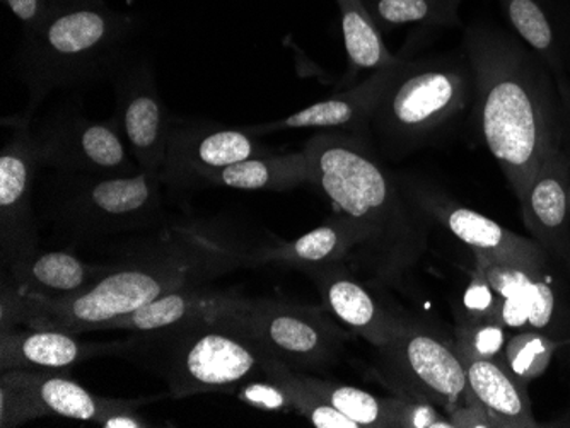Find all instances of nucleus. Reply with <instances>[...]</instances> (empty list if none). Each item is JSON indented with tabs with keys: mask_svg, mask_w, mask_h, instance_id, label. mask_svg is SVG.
<instances>
[{
	"mask_svg": "<svg viewBox=\"0 0 570 428\" xmlns=\"http://www.w3.org/2000/svg\"><path fill=\"white\" fill-rule=\"evenodd\" d=\"M262 354V351H261ZM262 374L289 396L294 411L306 418L316 428H361L354 420L323 401L304 382L303 374L282 364L281 360L262 354Z\"/></svg>",
	"mask_w": 570,
	"mask_h": 428,
	"instance_id": "nucleus-28",
	"label": "nucleus"
},
{
	"mask_svg": "<svg viewBox=\"0 0 570 428\" xmlns=\"http://www.w3.org/2000/svg\"><path fill=\"white\" fill-rule=\"evenodd\" d=\"M102 428H147L150 427L149 421L144 420L137 411H130V414L115 415V417L108 418Z\"/></svg>",
	"mask_w": 570,
	"mask_h": 428,
	"instance_id": "nucleus-39",
	"label": "nucleus"
},
{
	"mask_svg": "<svg viewBox=\"0 0 570 428\" xmlns=\"http://www.w3.org/2000/svg\"><path fill=\"white\" fill-rule=\"evenodd\" d=\"M12 133L0 152V255L2 268L33 255L38 246L33 188L41 165L40 143L30 118H11Z\"/></svg>",
	"mask_w": 570,
	"mask_h": 428,
	"instance_id": "nucleus-11",
	"label": "nucleus"
},
{
	"mask_svg": "<svg viewBox=\"0 0 570 428\" xmlns=\"http://www.w3.org/2000/svg\"><path fill=\"white\" fill-rule=\"evenodd\" d=\"M37 139L43 168L89 176H132L142 171L128 158L115 118L95 121L72 111H59L41 125Z\"/></svg>",
	"mask_w": 570,
	"mask_h": 428,
	"instance_id": "nucleus-12",
	"label": "nucleus"
},
{
	"mask_svg": "<svg viewBox=\"0 0 570 428\" xmlns=\"http://www.w3.org/2000/svg\"><path fill=\"white\" fill-rule=\"evenodd\" d=\"M559 345V341L540 331H518L505 344L502 359L509 369L528 385L546 374Z\"/></svg>",
	"mask_w": 570,
	"mask_h": 428,
	"instance_id": "nucleus-32",
	"label": "nucleus"
},
{
	"mask_svg": "<svg viewBox=\"0 0 570 428\" xmlns=\"http://www.w3.org/2000/svg\"><path fill=\"white\" fill-rule=\"evenodd\" d=\"M502 4L512 30L552 70L553 76L559 78V84L570 92L566 82L567 72H570V57L549 14L537 0H502Z\"/></svg>",
	"mask_w": 570,
	"mask_h": 428,
	"instance_id": "nucleus-26",
	"label": "nucleus"
},
{
	"mask_svg": "<svg viewBox=\"0 0 570 428\" xmlns=\"http://www.w3.org/2000/svg\"><path fill=\"white\" fill-rule=\"evenodd\" d=\"M118 351L120 341H82L69 331L19 326L0 334V370L66 374L86 360Z\"/></svg>",
	"mask_w": 570,
	"mask_h": 428,
	"instance_id": "nucleus-19",
	"label": "nucleus"
},
{
	"mask_svg": "<svg viewBox=\"0 0 570 428\" xmlns=\"http://www.w3.org/2000/svg\"><path fill=\"white\" fill-rule=\"evenodd\" d=\"M304 273L315 282L326 311L374 348L392 341L409 322V318L384 308L371 290L355 279L347 263L309 268Z\"/></svg>",
	"mask_w": 570,
	"mask_h": 428,
	"instance_id": "nucleus-16",
	"label": "nucleus"
},
{
	"mask_svg": "<svg viewBox=\"0 0 570 428\" xmlns=\"http://www.w3.org/2000/svg\"><path fill=\"white\" fill-rule=\"evenodd\" d=\"M475 98V73L469 56L405 62L377 104L371 129L381 149L405 156L466 111Z\"/></svg>",
	"mask_w": 570,
	"mask_h": 428,
	"instance_id": "nucleus-6",
	"label": "nucleus"
},
{
	"mask_svg": "<svg viewBox=\"0 0 570 428\" xmlns=\"http://www.w3.org/2000/svg\"><path fill=\"white\" fill-rule=\"evenodd\" d=\"M272 155L256 137L217 125L173 123L161 180L185 187L191 176Z\"/></svg>",
	"mask_w": 570,
	"mask_h": 428,
	"instance_id": "nucleus-15",
	"label": "nucleus"
},
{
	"mask_svg": "<svg viewBox=\"0 0 570 428\" xmlns=\"http://www.w3.org/2000/svg\"><path fill=\"white\" fill-rule=\"evenodd\" d=\"M48 417L31 370H0V427L14 428Z\"/></svg>",
	"mask_w": 570,
	"mask_h": 428,
	"instance_id": "nucleus-31",
	"label": "nucleus"
},
{
	"mask_svg": "<svg viewBox=\"0 0 570 428\" xmlns=\"http://www.w3.org/2000/svg\"><path fill=\"white\" fill-rule=\"evenodd\" d=\"M499 300L501 297L490 286L489 280L475 270L472 282L469 283L461 297V315L469 318L498 319Z\"/></svg>",
	"mask_w": 570,
	"mask_h": 428,
	"instance_id": "nucleus-35",
	"label": "nucleus"
},
{
	"mask_svg": "<svg viewBox=\"0 0 570 428\" xmlns=\"http://www.w3.org/2000/svg\"><path fill=\"white\" fill-rule=\"evenodd\" d=\"M115 94L117 113L114 118L130 146L136 165L142 171L161 176L175 118L159 94L149 62L140 60L118 70Z\"/></svg>",
	"mask_w": 570,
	"mask_h": 428,
	"instance_id": "nucleus-13",
	"label": "nucleus"
},
{
	"mask_svg": "<svg viewBox=\"0 0 570 428\" xmlns=\"http://www.w3.org/2000/svg\"><path fill=\"white\" fill-rule=\"evenodd\" d=\"M354 249L355 238L351 228L335 216L296 241L265 246L261 265L277 263L301 271L332 263L348 265Z\"/></svg>",
	"mask_w": 570,
	"mask_h": 428,
	"instance_id": "nucleus-24",
	"label": "nucleus"
},
{
	"mask_svg": "<svg viewBox=\"0 0 570 428\" xmlns=\"http://www.w3.org/2000/svg\"><path fill=\"white\" fill-rule=\"evenodd\" d=\"M475 255V270L499 300L498 319L508 330L540 331L559 344L570 341V263L553 260L540 270L511 267Z\"/></svg>",
	"mask_w": 570,
	"mask_h": 428,
	"instance_id": "nucleus-10",
	"label": "nucleus"
},
{
	"mask_svg": "<svg viewBox=\"0 0 570 428\" xmlns=\"http://www.w3.org/2000/svg\"><path fill=\"white\" fill-rule=\"evenodd\" d=\"M549 427H570V411H567L562 417L557 420L550 421Z\"/></svg>",
	"mask_w": 570,
	"mask_h": 428,
	"instance_id": "nucleus-41",
	"label": "nucleus"
},
{
	"mask_svg": "<svg viewBox=\"0 0 570 428\" xmlns=\"http://www.w3.org/2000/svg\"><path fill=\"white\" fill-rule=\"evenodd\" d=\"M366 4L381 28L450 27L458 24L461 0H367Z\"/></svg>",
	"mask_w": 570,
	"mask_h": 428,
	"instance_id": "nucleus-30",
	"label": "nucleus"
},
{
	"mask_svg": "<svg viewBox=\"0 0 570 428\" xmlns=\"http://www.w3.org/2000/svg\"><path fill=\"white\" fill-rule=\"evenodd\" d=\"M470 391L482 402L499 428L541 427L533 417L527 382L515 376L502 357L473 359L460 357Z\"/></svg>",
	"mask_w": 570,
	"mask_h": 428,
	"instance_id": "nucleus-20",
	"label": "nucleus"
},
{
	"mask_svg": "<svg viewBox=\"0 0 570 428\" xmlns=\"http://www.w3.org/2000/svg\"><path fill=\"white\" fill-rule=\"evenodd\" d=\"M56 9L76 8V6L91 4V2H99V0H48Z\"/></svg>",
	"mask_w": 570,
	"mask_h": 428,
	"instance_id": "nucleus-40",
	"label": "nucleus"
},
{
	"mask_svg": "<svg viewBox=\"0 0 570 428\" xmlns=\"http://www.w3.org/2000/svg\"><path fill=\"white\" fill-rule=\"evenodd\" d=\"M107 263L91 265L70 251H35L2 271V282L21 293L63 297L81 292L105 271Z\"/></svg>",
	"mask_w": 570,
	"mask_h": 428,
	"instance_id": "nucleus-21",
	"label": "nucleus"
},
{
	"mask_svg": "<svg viewBox=\"0 0 570 428\" xmlns=\"http://www.w3.org/2000/svg\"><path fill=\"white\" fill-rule=\"evenodd\" d=\"M303 150L309 183L354 235L348 267L380 286L405 287L428 249L431 217L400 190L364 137L318 133Z\"/></svg>",
	"mask_w": 570,
	"mask_h": 428,
	"instance_id": "nucleus-3",
	"label": "nucleus"
},
{
	"mask_svg": "<svg viewBox=\"0 0 570 428\" xmlns=\"http://www.w3.org/2000/svg\"><path fill=\"white\" fill-rule=\"evenodd\" d=\"M405 62L406 60L402 59L393 66L376 70L361 84L354 86L341 94L332 96L325 101L311 104L284 120L246 127L245 132L253 137H262L265 133L278 132V130L345 129L351 130L355 136H362L370 129L371 118H373L377 104L390 84L395 81Z\"/></svg>",
	"mask_w": 570,
	"mask_h": 428,
	"instance_id": "nucleus-18",
	"label": "nucleus"
},
{
	"mask_svg": "<svg viewBox=\"0 0 570 428\" xmlns=\"http://www.w3.org/2000/svg\"><path fill=\"white\" fill-rule=\"evenodd\" d=\"M118 357L156 374L176 399L236 392L262 374V354L220 315L197 316L150 331H132Z\"/></svg>",
	"mask_w": 570,
	"mask_h": 428,
	"instance_id": "nucleus-5",
	"label": "nucleus"
},
{
	"mask_svg": "<svg viewBox=\"0 0 570 428\" xmlns=\"http://www.w3.org/2000/svg\"><path fill=\"white\" fill-rule=\"evenodd\" d=\"M504 325L495 318H469L458 315L453 347L460 357L499 359L502 357L508 335Z\"/></svg>",
	"mask_w": 570,
	"mask_h": 428,
	"instance_id": "nucleus-33",
	"label": "nucleus"
},
{
	"mask_svg": "<svg viewBox=\"0 0 570 428\" xmlns=\"http://www.w3.org/2000/svg\"><path fill=\"white\" fill-rule=\"evenodd\" d=\"M214 315L233 322L264 356L297 372L333 366L348 338L323 309L282 300L248 299L227 292Z\"/></svg>",
	"mask_w": 570,
	"mask_h": 428,
	"instance_id": "nucleus-8",
	"label": "nucleus"
},
{
	"mask_svg": "<svg viewBox=\"0 0 570 428\" xmlns=\"http://www.w3.org/2000/svg\"><path fill=\"white\" fill-rule=\"evenodd\" d=\"M376 360L387 386L402 398L431 402L446 414L469 392L463 362L453 344L410 319L392 341L376 347Z\"/></svg>",
	"mask_w": 570,
	"mask_h": 428,
	"instance_id": "nucleus-9",
	"label": "nucleus"
},
{
	"mask_svg": "<svg viewBox=\"0 0 570 428\" xmlns=\"http://www.w3.org/2000/svg\"><path fill=\"white\" fill-rule=\"evenodd\" d=\"M390 428H453L448 415L431 402L409 398H387Z\"/></svg>",
	"mask_w": 570,
	"mask_h": 428,
	"instance_id": "nucleus-34",
	"label": "nucleus"
},
{
	"mask_svg": "<svg viewBox=\"0 0 570 428\" xmlns=\"http://www.w3.org/2000/svg\"><path fill=\"white\" fill-rule=\"evenodd\" d=\"M43 187V213L76 242L142 231L161 219V176L69 175L57 171Z\"/></svg>",
	"mask_w": 570,
	"mask_h": 428,
	"instance_id": "nucleus-7",
	"label": "nucleus"
},
{
	"mask_svg": "<svg viewBox=\"0 0 570 428\" xmlns=\"http://www.w3.org/2000/svg\"><path fill=\"white\" fill-rule=\"evenodd\" d=\"M309 183V165L304 150L289 155L262 156L191 176L185 187H226L236 190L285 191Z\"/></svg>",
	"mask_w": 570,
	"mask_h": 428,
	"instance_id": "nucleus-22",
	"label": "nucleus"
},
{
	"mask_svg": "<svg viewBox=\"0 0 570 428\" xmlns=\"http://www.w3.org/2000/svg\"><path fill=\"white\" fill-rule=\"evenodd\" d=\"M464 53L475 73L480 139L520 198L543 161L570 147V92L533 52L495 28H469Z\"/></svg>",
	"mask_w": 570,
	"mask_h": 428,
	"instance_id": "nucleus-2",
	"label": "nucleus"
},
{
	"mask_svg": "<svg viewBox=\"0 0 570 428\" xmlns=\"http://www.w3.org/2000/svg\"><path fill=\"white\" fill-rule=\"evenodd\" d=\"M137 30L134 16L114 11L105 0L51 12L43 24L24 33L16 60L19 79L30 91L24 117L51 92L118 72Z\"/></svg>",
	"mask_w": 570,
	"mask_h": 428,
	"instance_id": "nucleus-4",
	"label": "nucleus"
},
{
	"mask_svg": "<svg viewBox=\"0 0 570 428\" xmlns=\"http://www.w3.org/2000/svg\"><path fill=\"white\" fill-rule=\"evenodd\" d=\"M303 374L304 382L309 386L323 401L335 410L354 420L361 428H390L387 398H377L371 392L341 382L325 381L320 377Z\"/></svg>",
	"mask_w": 570,
	"mask_h": 428,
	"instance_id": "nucleus-29",
	"label": "nucleus"
},
{
	"mask_svg": "<svg viewBox=\"0 0 570 428\" xmlns=\"http://www.w3.org/2000/svg\"><path fill=\"white\" fill-rule=\"evenodd\" d=\"M412 201L454 238L469 246L473 253L483 255L489 260L527 270H540L557 260L537 239L514 235L495 220L460 206L444 195L415 190Z\"/></svg>",
	"mask_w": 570,
	"mask_h": 428,
	"instance_id": "nucleus-14",
	"label": "nucleus"
},
{
	"mask_svg": "<svg viewBox=\"0 0 570 428\" xmlns=\"http://www.w3.org/2000/svg\"><path fill=\"white\" fill-rule=\"evenodd\" d=\"M341 11L342 33L348 63L354 72L384 69L400 62V57L387 52L380 27L367 9L366 0H335Z\"/></svg>",
	"mask_w": 570,
	"mask_h": 428,
	"instance_id": "nucleus-27",
	"label": "nucleus"
},
{
	"mask_svg": "<svg viewBox=\"0 0 570 428\" xmlns=\"http://www.w3.org/2000/svg\"><path fill=\"white\" fill-rule=\"evenodd\" d=\"M4 4L21 21L22 33H30L40 27L56 11L48 0H4Z\"/></svg>",
	"mask_w": 570,
	"mask_h": 428,
	"instance_id": "nucleus-38",
	"label": "nucleus"
},
{
	"mask_svg": "<svg viewBox=\"0 0 570 428\" xmlns=\"http://www.w3.org/2000/svg\"><path fill=\"white\" fill-rule=\"evenodd\" d=\"M265 246L229 220H176L121 246L98 279L72 296H33L0 283V334L19 326L89 334L173 290L258 267Z\"/></svg>",
	"mask_w": 570,
	"mask_h": 428,
	"instance_id": "nucleus-1",
	"label": "nucleus"
},
{
	"mask_svg": "<svg viewBox=\"0 0 570 428\" xmlns=\"http://www.w3.org/2000/svg\"><path fill=\"white\" fill-rule=\"evenodd\" d=\"M224 293V290L210 289L209 286L184 287L153 300L150 305L130 315L105 322L96 331L124 330L132 334L159 330L185 319L213 315L220 305Z\"/></svg>",
	"mask_w": 570,
	"mask_h": 428,
	"instance_id": "nucleus-25",
	"label": "nucleus"
},
{
	"mask_svg": "<svg viewBox=\"0 0 570 428\" xmlns=\"http://www.w3.org/2000/svg\"><path fill=\"white\" fill-rule=\"evenodd\" d=\"M446 415L453 428H499L498 421L490 417L489 411L482 407V402L473 396L470 388L463 401Z\"/></svg>",
	"mask_w": 570,
	"mask_h": 428,
	"instance_id": "nucleus-37",
	"label": "nucleus"
},
{
	"mask_svg": "<svg viewBox=\"0 0 570 428\" xmlns=\"http://www.w3.org/2000/svg\"><path fill=\"white\" fill-rule=\"evenodd\" d=\"M238 396L249 407L256 410L275 411V414H287L294 410L289 396L285 395L281 386L267 379V382L248 381L239 386Z\"/></svg>",
	"mask_w": 570,
	"mask_h": 428,
	"instance_id": "nucleus-36",
	"label": "nucleus"
},
{
	"mask_svg": "<svg viewBox=\"0 0 570 428\" xmlns=\"http://www.w3.org/2000/svg\"><path fill=\"white\" fill-rule=\"evenodd\" d=\"M33 372V370H31ZM38 398L48 415L70 420L92 421L101 427L115 415L139 411L142 401L120 398H102L77 385L66 374L33 372Z\"/></svg>",
	"mask_w": 570,
	"mask_h": 428,
	"instance_id": "nucleus-23",
	"label": "nucleus"
},
{
	"mask_svg": "<svg viewBox=\"0 0 570 428\" xmlns=\"http://www.w3.org/2000/svg\"><path fill=\"white\" fill-rule=\"evenodd\" d=\"M518 200L533 239L570 263V147L543 161Z\"/></svg>",
	"mask_w": 570,
	"mask_h": 428,
	"instance_id": "nucleus-17",
	"label": "nucleus"
}]
</instances>
